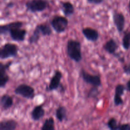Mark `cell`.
Returning <instances> with one entry per match:
<instances>
[{"mask_svg": "<svg viewBox=\"0 0 130 130\" xmlns=\"http://www.w3.org/2000/svg\"><path fill=\"white\" fill-rule=\"evenodd\" d=\"M103 48L109 54L112 55L115 58H116L121 63H124V58L122 57L120 53L117 52L118 49L119 48V45L116 41L113 38H110L108 41H107L103 45Z\"/></svg>", "mask_w": 130, "mask_h": 130, "instance_id": "cell-5", "label": "cell"}, {"mask_svg": "<svg viewBox=\"0 0 130 130\" xmlns=\"http://www.w3.org/2000/svg\"><path fill=\"white\" fill-rule=\"evenodd\" d=\"M55 120L52 117L46 118L44 120L43 125L41 127V130H55Z\"/></svg>", "mask_w": 130, "mask_h": 130, "instance_id": "cell-21", "label": "cell"}, {"mask_svg": "<svg viewBox=\"0 0 130 130\" xmlns=\"http://www.w3.org/2000/svg\"><path fill=\"white\" fill-rule=\"evenodd\" d=\"M14 93L24 99L32 100L36 96L35 90L33 87L27 84H20L15 88Z\"/></svg>", "mask_w": 130, "mask_h": 130, "instance_id": "cell-6", "label": "cell"}, {"mask_svg": "<svg viewBox=\"0 0 130 130\" xmlns=\"http://www.w3.org/2000/svg\"><path fill=\"white\" fill-rule=\"evenodd\" d=\"M19 48L17 44L11 43H6L0 49V58L1 60L15 58L17 57Z\"/></svg>", "mask_w": 130, "mask_h": 130, "instance_id": "cell-4", "label": "cell"}, {"mask_svg": "<svg viewBox=\"0 0 130 130\" xmlns=\"http://www.w3.org/2000/svg\"><path fill=\"white\" fill-rule=\"evenodd\" d=\"M18 126L19 123L15 119H5L0 122V130H15Z\"/></svg>", "mask_w": 130, "mask_h": 130, "instance_id": "cell-16", "label": "cell"}, {"mask_svg": "<svg viewBox=\"0 0 130 130\" xmlns=\"http://www.w3.org/2000/svg\"><path fill=\"white\" fill-rule=\"evenodd\" d=\"M126 90V86H124L123 84H118L115 87V93L114 95H118V96H122L124 95V92Z\"/></svg>", "mask_w": 130, "mask_h": 130, "instance_id": "cell-25", "label": "cell"}, {"mask_svg": "<svg viewBox=\"0 0 130 130\" xmlns=\"http://www.w3.org/2000/svg\"><path fill=\"white\" fill-rule=\"evenodd\" d=\"M126 91L130 92V79L127 81L126 84Z\"/></svg>", "mask_w": 130, "mask_h": 130, "instance_id": "cell-30", "label": "cell"}, {"mask_svg": "<svg viewBox=\"0 0 130 130\" xmlns=\"http://www.w3.org/2000/svg\"><path fill=\"white\" fill-rule=\"evenodd\" d=\"M41 36V34L38 29V28L35 27L32 34L28 39V43L30 44H37L39 42V41L40 40V38Z\"/></svg>", "mask_w": 130, "mask_h": 130, "instance_id": "cell-20", "label": "cell"}, {"mask_svg": "<svg viewBox=\"0 0 130 130\" xmlns=\"http://www.w3.org/2000/svg\"><path fill=\"white\" fill-rule=\"evenodd\" d=\"M123 71L125 74L129 76L130 75V62L126 64L123 65Z\"/></svg>", "mask_w": 130, "mask_h": 130, "instance_id": "cell-26", "label": "cell"}, {"mask_svg": "<svg viewBox=\"0 0 130 130\" xmlns=\"http://www.w3.org/2000/svg\"><path fill=\"white\" fill-rule=\"evenodd\" d=\"M129 35H130V30L129 31Z\"/></svg>", "mask_w": 130, "mask_h": 130, "instance_id": "cell-32", "label": "cell"}, {"mask_svg": "<svg viewBox=\"0 0 130 130\" xmlns=\"http://www.w3.org/2000/svg\"><path fill=\"white\" fill-rule=\"evenodd\" d=\"M24 25V22L22 21H14L8 23L7 24H4L0 26V34L1 35H6L9 34V32L14 29L22 28Z\"/></svg>", "mask_w": 130, "mask_h": 130, "instance_id": "cell-13", "label": "cell"}, {"mask_svg": "<svg viewBox=\"0 0 130 130\" xmlns=\"http://www.w3.org/2000/svg\"><path fill=\"white\" fill-rule=\"evenodd\" d=\"M129 10H130V1L129 2Z\"/></svg>", "mask_w": 130, "mask_h": 130, "instance_id": "cell-31", "label": "cell"}, {"mask_svg": "<svg viewBox=\"0 0 130 130\" xmlns=\"http://www.w3.org/2000/svg\"><path fill=\"white\" fill-rule=\"evenodd\" d=\"M122 46L125 50H128L130 48V35L129 31H126L123 35L122 39Z\"/></svg>", "mask_w": 130, "mask_h": 130, "instance_id": "cell-24", "label": "cell"}, {"mask_svg": "<svg viewBox=\"0 0 130 130\" xmlns=\"http://www.w3.org/2000/svg\"><path fill=\"white\" fill-rule=\"evenodd\" d=\"M36 27L38 28L43 36H50L52 34V27L50 24H48V22L38 24Z\"/></svg>", "mask_w": 130, "mask_h": 130, "instance_id": "cell-18", "label": "cell"}, {"mask_svg": "<svg viewBox=\"0 0 130 130\" xmlns=\"http://www.w3.org/2000/svg\"><path fill=\"white\" fill-rule=\"evenodd\" d=\"M119 125L120 123H118L117 119L114 118H110L106 124L107 128L110 130H119Z\"/></svg>", "mask_w": 130, "mask_h": 130, "instance_id": "cell-23", "label": "cell"}, {"mask_svg": "<svg viewBox=\"0 0 130 130\" xmlns=\"http://www.w3.org/2000/svg\"><path fill=\"white\" fill-rule=\"evenodd\" d=\"M112 20L113 23L118 32H123L126 23V19L124 14L118 11H114L112 13Z\"/></svg>", "mask_w": 130, "mask_h": 130, "instance_id": "cell-10", "label": "cell"}, {"mask_svg": "<svg viewBox=\"0 0 130 130\" xmlns=\"http://www.w3.org/2000/svg\"><path fill=\"white\" fill-rule=\"evenodd\" d=\"M1 107L3 110H7L13 105V99L12 96L8 93H5L1 96L0 99Z\"/></svg>", "mask_w": 130, "mask_h": 130, "instance_id": "cell-17", "label": "cell"}, {"mask_svg": "<svg viewBox=\"0 0 130 130\" xmlns=\"http://www.w3.org/2000/svg\"><path fill=\"white\" fill-rule=\"evenodd\" d=\"M55 117L59 122H63L67 119V110L66 107L60 106L57 108L55 110Z\"/></svg>", "mask_w": 130, "mask_h": 130, "instance_id": "cell-19", "label": "cell"}, {"mask_svg": "<svg viewBox=\"0 0 130 130\" xmlns=\"http://www.w3.org/2000/svg\"><path fill=\"white\" fill-rule=\"evenodd\" d=\"M13 63V61H9L6 63H0V88H3L10 81V76L7 72Z\"/></svg>", "mask_w": 130, "mask_h": 130, "instance_id": "cell-9", "label": "cell"}, {"mask_svg": "<svg viewBox=\"0 0 130 130\" xmlns=\"http://www.w3.org/2000/svg\"><path fill=\"white\" fill-rule=\"evenodd\" d=\"M27 11L35 13L43 12L50 7V3L48 0H27L25 3Z\"/></svg>", "mask_w": 130, "mask_h": 130, "instance_id": "cell-2", "label": "cell"}, {"mask_svg": "<svg viewBox=\"0 0 130 130\" xmlns=\"http://www.w3.org/2000/svg\"><path fill=\"white\" fill-rule=\"evenodd\" d=\"M88 3L90 4H93V5H101L102 3H103L104 1V0H86Z\"/></svg>", "mask_w": 130, "mask_h": 130, "instance_id": "cell-28", "label": "cell"}, {"mask_svg": "<svg viewBox=\"0 0 130 130\" xmlns=\"http://www.w3.org/2000/svg\"><path fill=\"white\" fill-rule=\"evenodd\" d=\"M61 11L63 13L64 16L71 17L74 13L75 8L73 4L70 1H60Z\"/></svg>", "mask_w": 130, "mask_h": 130, "instance_id": "cell-15", "label": "cell"}, {"mask_svg": "<svg viewBox=\"0 0 130 130\" xmlns=\"http://www.w3.org/2000/svg\"><path fill=\"white\" fill-rule=\"evenodd\" d=\"M99 87L92 86L88 92L86 98L88 99H94V100H99V96L100 94V90H99Z\"/></svg>", "mask_w": 130, "mask_h": 130, "instance_id": "cell-22", "label": "cell"}, {"mask_svg": "<svg viewBox=\"0 0 130 130\" xmlns=\"http://www.w3.org/2000/svg\"><path fill=\"white\" fill-rule=\"evenodd\" d=\"M50 24L52 29L58 34L63 33L67 30L69 20L67 17L62 15H55L50 20Z\"/></svg>", "mask_w": 130, "mask_h": 130, "instance_id": "cell-3", "label": "cell"}, {"mask_svg": "<svg viewBox=\"0 0 130 130\" xmlns=\"http://www.w3.org/2000/svg\"><path fill=\"white\" fill-rule=\"evenodd\" d=\"M62 77H63L62 72L59 70H55L54 71L53 75L51 77L49 84L46 87L45 91H48V92L58 91L60 86L62 85L61 81H62Z\"/></svg>", "mask_w": 130, "mask_h": 130, "instance_id": "cell-8", "label": "cell"}, {"mask_svg": "<svg viewBox=\"0 0 130 130\" xmlns=\"http://www.w3.org/2000/svg\"><path fill=\"white\" fill-rule=\"evenodd\" d=\"M79 75L84 82L86 83V84L96 87H101L102 85L100 75H92L85 71L84 69H81L79 71Z\"/></svg>", "mask_w": 130, "mask_h": 130, "instance_id": "cell-7", "label": "cell"}, {"mask_svg": "<svg viewBox=\"0 0 130 130\" xmlns=\"http://www.w3.org/2000/svg\"><path fill=\"white\" fill-rule=\"evenodd\" d=\"M81 32L84 37L86 38V40L88 41L96 42L99 40V37H100L99 31L92 27H86L83 28Z\"/></svg>", "mask_w": 130, "mask_h": 130, "instance_id": "cell-11", "label": "cell"}, {"mask_svg": "<svg viewBox=\"0 0 130 130\" xmlns=\"http://www.w3.org/2000/svg\"><path fill=\"white\" fill-rule=\"evenodd\" d=\"M27 34V31L26 29H22V28L12 29L9 32V35L11 40L17 42L24 41Z\"/></svg>", "mask_w": 130, "mask_h": 130, "instance_id": "cell-12", "label": "cell"}, {"mask_svg": "<svg viewBox=\"0 0 130 130\" xmlns=\"http://www.w3.org/2000/svg\"><path fill=\"white\" fill-rule=\"evenodd\" d=\"M15 6V3L13 1H10V2L8 3L6 5V9L8 8H12L13 7H14Z\"/></svg>", "mask_w": 130, "mask_h": 130, "instance_id": "cell-29", "label": "cell"}, {"mask_svg": "<svg viewBox=\"0 0 130 130\" xmlns=\"http://www.w3.org/2000/svg\"><path fill=\"white\" fill-rule=\"evenodd\" d=\"M43 107H44V104H39L34 107L30 112V118L34 121H39L44 116L45 110Z\"/></svg>", "mask_w": 130, "mask_h": 130, "instance_id": "cell-14", "label": "cell"}, {"mask_svg": "<svg viewBox=\"0 0 130 130\" xmlns=\"http://www.w3.org/2000/svg\"><path fill=\"white\" fill-rule=\"evenodd\" d=\"M81 43L78 40L70 39L66 44V52L67 57L74 62L79 63L83 60Z\"/></svg>", "mask_w": 130, "mask_h": 130, "instance_id": "cell-1", "label": "cell"}, {"mask_svg": "<svg viewBox=\"0 0 130 130\" xmlns=\"http://www.w3.org/2000/svg\"><path fill=\"white\" fill-rule=\"evenodd\" d=\"M119 130H130V124L128 123L120 124Z\"/></svg>", "mask_w": 130, "mask_h": 130, "instance_id": "cell-27", "label": "cell"}]
</instances>
